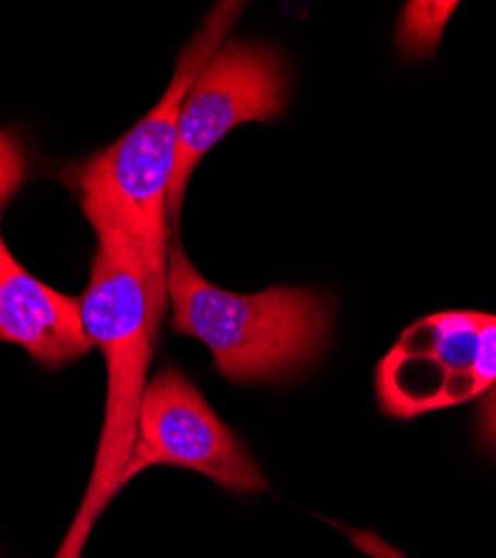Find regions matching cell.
Listing matches in <instances>:
<instances>
[{
    "label": "cell",
    "mask_w": 496,
    "mask_h": 558,
    "mask_svg": "<svg viewBox=\"0 0 496 558\" xmlns=\"http://www.w3.org/2000/svg\"><path fill=\"white\" fill-rule=\"evenodd\" d=\"M244 8V3H217L179 54L159 104L112 146L68 172V183L95 232H121L137 251L148 300L159 319L168 311V193L177 159L179 110Z\"/></svg>",
    "instance_id": "obj_1"
},
{
    "label": "cell",
    "mask_w": 496,
    "mask_h": 558,
    "mask_svg": "<svg viewBox=\"0 0 496 558\" xmlns=\"http://www.w3.org/2000/svg\"><path fill=\"white\" fill-rule=\"evenodd\" d=\"M459 3H436V0H414L400 14L396 29L398 52L404 59L432 57L443 38L449 16L455 14Z\"/></svg>",
    "instance_id": "obj_8"
},
{
    "label": "cell",
    "mask_w": 496,
    "mask_h": 558,
    "mask_svg": "<svg viewBox=\"0 0 496 558\" xmlns=\"http://www.w3.org/2000/svg\"><path fill=\"white\" fill-rule=\"evenodd\" d=\"M170 329L202 342L231 383H280L320 357L334 308L313 289L223 291L191 264L182 244L168 248Z\"/></svg>",
    "instance_id": "obj_3"
},
{
    "label": "cell",
    "mask_w": 496,
    "mask_h": 558,
    "mask_svg": "<svg viewBox=\"0 0 496 558\" xmlns=\"http://www.w3.org/2000/svg\"><path fill=\"white\" fill-rule=\"evenodd\" d=\"M157 464L197 472L233 494L266 489L246 445L221 423L202 391L177 366L161 368L146 385L137 438L121 487Z\"/></svg>",
    "instance_id": "obj_6"
},
{
    "label": "cell",
    "mask_w": 496,
    "mask_h": 558,
    "mask_svg": "<svg viewBox=\"0 0 496 558\" xmlns=\"http://www.w3.org/2000/svg\"><path fill=\"white\" fill-rule=\"evenodd\" d=\"M342 530H344V534L351 538V543H353L360 551L367 554L370 558H408L400 549L391 547L385 538H380V536L374 534V532L347 530V527H342Z\"/></svg>",
    "instance_id": "obj_10"
},
{
    "label": "cell",
    "mask_w": 496,
    "mask_h": 558,
    "mask_svg": "<svg viewBox=\"0 0 496 558\" xmlns=\"http://www.w3.org/2000/svg\"><path fill=\"white\" fill-rule=\"evenodd\" d=\"M25 177L27 155L21 138L10 130H0V208L21 191Z\"/></svg>",
    "instance_id": "obj_9"
},
{
    "label": "cell",
    "mask_w": 496,
    "mask_h": 558,
    "mask_svg": "<svg viewBox=\"0 0 496 558\" xmlns=\"http://www.w3.org/2000/svg\"><path fill=\"white\" fill-rule=\"evenodd\" d=\"M0 342L21 347L43 366H65L95 349L81 298H70L27 272L0 235Z\"/></svg>",
    "instance_id": "obj_7"
},
{
    "label": "cell",
    "mask_w": 496,
    "mask_h": 558,
    "mask_svg": "<svg viewBox=\"0 0 496 558\" xmlns=\"http://www.w3.org/2000/svg\"><path fill=\"white\" fill-rule=\"evenodd\" d=\"M479 432H481L483 445L496 451V383L483 396V402L479 409Z\"/></svg>",
    "instance_id": "obj_11"
},
{
    "label": "cell",
    "mask_w": 496,
    "mask_h": 558,
    "mask_svg": "<svg viewBox=\"0 0 496 558\" xmlns=\"http://www.w3.org/2000/svg\"><path fill=\"white\" fill-rule=\"evenodd\" d=\"M496 383V313L440 311L404 329L376 366L389 417H412L483 398Z\"/></svg>",
    "instance_id": "obj_4"
},
{
    "label": "cell",
    "mask_w": 496,
    "mask_h": 558,
    "mask_svg": "<svg viewBox=\"0 0 496 558\" xmlns=\"http://www.w3.org/2000/svg\"><path fill=\"white\" fill-rule=\"evenodd\" d=\"M289 104L282 57L266 45L229 40L186 92L177 121V159L168 193V221L179 223L189 181L208 150L233 128L278 119Z\"/></svg>",
    "instance_id": "obj_5"
},
{
    "label": "cell",
    "mask_w": 496,
    "mask_h": 558,
    "mask_svg": "<svg viewBox=\"0 0 496 558\" xmlns=\"http://www.w3.org/2000/svg\"><path fill=\"white\" fill-rule=\"evenodd\" d=\"M99 248L81 295L89 342L104 353L108 393L93 476L76 517L52 558H81L97 521L119 494L132 456L148 368L161 322L148 300L146 272L132 244L114 230L97 232Z\"/></svg>",
    "instance_id": "obj_2"
}]
</instances>
